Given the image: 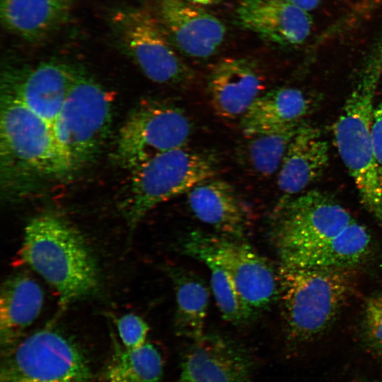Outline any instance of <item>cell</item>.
<instances>
[{
	"mask_svg": "<svg viewBox=\"0 0 382 382\" xmlns=\"http://www.w3.org/2000/svg\"><path fill=\"white\" fill-rule=\"evenodd\" d=\"M20 255L59 295L62 308L98 286L96 258L81 233L62 217L45 213L25 226Z\"/></svg>",
	"mask_w": 382,
	"mask_h": 382,
	"instance_id": "cell-1",
	"label": "cell"
},
{
	"mask_svg": "<svg viewBox=\"0 0 382 382\" xmlns=\"http://www.w3.org/2000/svg\"><path fill=\"white\" fill-rule=\"evenodd\" d=\"M382 74L367 64L347 98L334 126L339 154L352 178L361 202L382 221V166L374 151L372 123L374 99Z\"/></svg>",
	"mask_w": 382,
	"mask_h": 382,
	"instance_id": "cell-2",
	"label": "cell"
},
{
	"mask_svg": "<svg viewBox=\"0 0 382 382\" xmlns=\"http://www.w3.org/2000/svg\"><path fill=\"white\" fill-rule=\"evenodd\" d=\"M350 270L280 263L279 294L291 337L300 341L311 339L332 323L352 289Z\"/></svg>",
	"mask_w": 382,
	"mask_h": 382,
	"instance_id": "cell-3",
	"label": "cell"
},
{
	"mask_svg": "<svg viewBox=\"0 0 382 382\" xmlns=\"http://www.w3.org/2000/svg\"><path fill=\"white\" fill-rule=\"evenodd\" d=\"M217 168L214 154L185 146L156 156L132 170L120 207L129 233L151 209L214 178Z\"/></svg>",
	"mask_w": 382,
	"mask_h": 382,
	"instance_id": "cell-4",
	"label": "cell"
},
{
	"mask_svg": "<svg viewBox=\"0 0 382 382\" xmlns=\"http://www.w3.org/2000/svg\"><path fill=\"white\" fill-rule=\"evenodd\" d=\"M0 119L1 153L6 169L54 177L73 170L53 125L5 93Z\"/></svg>",
	"mask_w": 382,
	"mask_h": 382,
	"instance_id": "cell-5",
	"label": "cell"
},
{
	"mask_svg": "<svg viewBox=\"0 0 382 382\" xmlns=\"http://www.w3.org/2000/svg\"><path fill=\"white\" fill-rule=\"evenodd\" d=\"M111 24L122 50L153 82L177 86L194 78L156 13L143 7H125L113 13Z\"/></svg>",
	"mask_w": 382,
	"mask_h": 382,
	"instance_id": "cell-6",
	"label": "cell"
},
{
	"mask_svg": "<svg viewBox=\"0 0 382 382\" xmlns=\"http://www.w3.org/2000/svg\"><path fill=\"white\" fill-rule=\"evenodd\" d=\"M1 382H91L88 359L72 340L51 328L4 350Z\"/></svg>",
	"mask_w": 382,
	"mask_h": 382,
	"instance_id": "cell-7",
	"label": "cell"
},
{
	"mask_svg": "<svg viewBox=\"0 0 382 382\" xmlns=\"http://www.w3.org/2000/svg\"><path fill=\"white\" fill-rule=\"evenodd\" d=\"M183 249L187 255L211 261L224 270L257 314L268 308L279 295L278 272L242 239L195 231L185 238Z\"/></svg>",
	"mask_w": 382,
	"mask_h": 382,
	"instance_id": "cell-8",
	"label": "cell"
},
{
	"mask_svg": "<svg viewBox=\"0 0 382 382\" xmlns=\"http://www.w3.org/2000/svg\"><path fill=\"white\" fill-rule=\"evenodd\" d=\"M112 98L99 83L79 73L53 127L73 170L102 151L109 135Z\"/></svg>",
	"mask_w": 382,
	"mask_h": 382,
	"instance_id": "cell-9",
	"label": "cell"
},
{
	"mask_svg": "<svg viewBox=\"0 0 382 382\" xmlns=\"http://www.w3.org/2000/svg\"><path fill=\"white\" fill-rule=\"evenodd\" d=\"M192 131V121L176 104L161 100L141 102L120 129L116 158L132 171L156 156L187 146Z\"/></svg>",
	"mask_w": 382,
	"mask_h": 382,
	"instance_id": "cell-10",
	"label": "cell"
},
{
	"mask_svg": "<svg viewBox=\"0 0 382 382\" xmlns=\"http://www.w3.org/2000/svg\"><path fill=\"white\" fill-rule=\"evenodd\" d=\"M274 216L272 237L279 256L313 246L355 221L332 197L317 190L279 203Z\"/></svg>",
	"mask_w": 382,
	"mask_h": 382,
	"instance_id": "cell-11",
	"label": "cell"
},
{
	"mask_svg": "<svg viewBox=\"0 0 382 382\" xmlns=\"http://www.w3.org/2000/svg\"><path fill=\"white\" fill-rule=\"evenodd\" d=\"M80 72L57 62L8 68L3 73L1 91L53 125Z\"/></svg>",
	"mask_w": 382,
	"mask_h": 382,
	"instance_id": "cell-12",
	"label": "cell"
},
{
	"mask_svg": "<svg viewBox=\"0 0 382 382\" xmlns=\"http://www.w3.org/2000/svg\"><path fill=\"white\" fill-rule=\"evenodd\" d=\"M254 360L238 342L217 334L192 340L181 362L180 382H250Z\"/></svg>",
	"mask_w": 382,
	"mask_h": 382,
	"instance_id": "cell-13",
	"label": "cell"
},
{
	"mask_svg": "<svg viewBox=\"0 0 382 382\" xmlns=\"http://www.w3.org/2000/svg\"><path fill=\"white\" fill-rule=\"evenodd\" d=\"M195 4L185 0H156V15L178 51L192 58L206 59L221 47L226 27Z\"/></svg>",
	"mask_w": 382,
	"mask_h": 382,
	"instance_id": "cell-14",
	"label": "cell"
},
{
	"mask_svg": "<svg viewBox=\"0 0 382 382\" xmlns=\"http://www.w3.org/2000/svg\"><path fill=\"white\" fill-rule=\"evenodd\" d=\"M264 79L255 62L226 58L210 71L207 91L215 113L228 120L241 118L262 93Z\"/></svg>",
	"mask_w": 382,
	"mask_h": 382,
	"instance_id": "cell-15",
	"label": "cell"
},
{
	"mask_svg": "<svg viewBox=\"0 0 382 382\" xmlns=\"http://www.w3.org/2000/svg\"><path fill=\"white\" fill-rule=\"evenodd\" d=\"M236 13L242 28L277 45H301L312 31L309 12L284 0H243Z\"/></svg>",
	"mask_w": 382,
	"mask_h": 382,
	"instance_id": "cell-16",
	"label": "cell"
},
{
	"mask_svg": "<svg viewBox=\"0 0 382 382\" xmlns=\"http://www.w3.org/2000/svg\"><path fill=\"white\" fill-rule=\"evenodd\" d=\"M329 146L320 131L303 122L290 141L278 170L277 185L287 197L316 181L328 165Z\"/></svg>",
	"mask_w": 382,
	"mask_h": 382,
	"instance_id": "cell-17",
	"label": "cell"
},
{
	"mask_svg": "<svg viewBox=\"0 0 382 382\" xmlns=\"http://www.w3.org/2000/svg\"><path fill=\"white\" fill-rule=\"evenodd\" d=\"M195 216L220 234L242 239L249 226V214L233 187L219 178L206 180L187 193Z\"/></svg>",
	"mask_w": 382,
	"mask_h": 382,
	"instance_id": "cell-18",
	"label": "cell"
},
{
	"mask_svg": "<svg viewBox=\"0 0 382 382\" xmlns=\"http://www.w3.org/2000/svg\"><path fill=\"white\" fill-rule=\"evenodd\" d=\"M371 237L366 228L354 221L337 235L306 249L279 256L287 265L323 269H351L367 255Z\"/></svg>",
	"mask_w": 382,
	"mask_h": 382,
	"instance_id": "cell-19",
	"label": "cell"
},
{
	"mask_svg": "<svg viewBox=\"0 0 382 382\" xmlns=\"http://www.w3.org/2000/svg\"><path fill=\"white\" fill-rule=\"evenodd\" d=\"M41 286L31 277L20 273L2 284L0 296V340L2 349L10 348L38 317L43 305Z\"/></svg>",
	"mask_w": 382,
	"mask_h": 382,
	"instance_id": "cell-20",
	"label": "cell"
},
{
	"mask_svg": "<svg viewBox=\"0 0 382 382\" xmlns=\"http://www.w3.org/2000/svg\"><path fill=\"white\" fill-rule=\"evenodd\" d=\"M72 0H1L2 25L30 42L46 39L67 20Z\"/></svg>",
	"mask_w": 382,
	"mask_h": 382,
	"instance_id": "cell-21",
	"label": "cell"
},
{
	"mask_svg": "<svg viewBox=\"0 0 382 382\" xmlns=\"http://www.w3.org/2000/svg\"><path fill=\"white\" fill-rule=\"evenodd\" d=\"M311 108L303 92L279 87L262 93L241 118L244 136L265 133L302 121Z\"/></svg>",
	"mask_w": 382,
	"mask_h": 382,
	"instance_id": "cell-22",
	"label": "cell"
},
{
	"mask_svg": "<svg viewBox=\"0 0 382 382\" xmlns=\"http://www.w3.org/2000/svg\"><path fill=\"white\" fill-rule=\"evenodd\" d=\"M168 272L175 296V332L192 340L199 339L205 334L209 289L197 274L185 268L170 267Z\"/></svg>",
	"mask_w": 382,
	"mask_h": 382,
	"instance_id": "cell-23",
	"label": "cell"
},
{
	"mask_svg": "<svg viewBox=\"0 0 382 382\" xmlns=\"http://www.w3.org/2000/svg\"><path fill=\"white\" fill-rule=\"evenodd\" d=\"M303 122L279 129L244 136L236 150L238 163L250 173L267 178L279 170L290 141Z\"/></svg>",
	"mask_w": 382,
	"mask_h": 382,
	"instance_id": "cell-24",
	"label": "cell"
},
{
	"mask_svg": "<svg viewBox=\"0 0 382 382\" xmlns=\"http://www.w3.org/2000/svg\"><path fill=\"white\" fill-rule=\"evenodd\" d=\"M162 374L161 354L148 342L132 349L117 347L105 371L108 382H159Z\"/></svg>",
	"mask_w": 382,
	"mask_h": 382,
	"instance_id": "cell-25",
	"label": "cell"
},
{
	"mask_svg": "<svg viewBox=\"0 0 382 382\" xmlns=\"http://www.w3.org/2000/svg\"><path fill=\"white\" fill-rule=\"evenodd\" d=\"M203 262L210 271L212 291L223 318L235 325L254 319L257 313L244 301L228 274L211 261Z\"/></svg>",
	"mask_w": 382,
	"mask_h": 382,
	"instance_id": "cell-26",
	"label": "cell"
},
{
	"mask_svg": "<svg viewBox=\"0 0 382 382\" xmlns=\"http://www.w3.org/2000/svg\"><path fill=\"white\" fill-rule=\"evenodd\" d=\"M361 330L366 344L373 349L382 352V294H375L366 301Z\"/></svg>",
	"mask_w": 382,
	"mask_h": 382,
	"instance_id": "cell-27",
	"label": "cell"
},
{
	"mask_svg": "<svg viewBox=\"0 0 382 382\" xmlns=\"http://www.w3.org/2000/svg\"><path fill=\"white\" fill-rule=\"evenodd\" d=\"M120 339L125 349L137 348L144 344L149 330L147 323L139 316L127 313L116 321Z\"/></svg>",
	"mask_w": 382,
	"mask_h": 382,
	"instance_id": "cell-28",
	"label": "cell"
},
{
	"mask_svg": "<svg viewBox=\"0 0 382 382\" xmlns=\"http://www.w3.org/2000/svg\"><path fill=\"white\" fill-rule=\"evenodd\" d=\"M372 137L376 158L382 166V100L374 109Z\"/></svg>",
	"mask_w": 382,
	"mask_h": 382,
	"instance_id": "cell-29",
	"label": "cell"
},
{
	"mask_svg": "<svg viewBox=\"0 0 382 382\" xmlns=\"http://www.w3.org/2000/svg\"><path fill=\"white\" fill-rule=\"evenodd\" d=\"M306 11L310 12L318 7L320 0H284Z\"/></svg>",
	"mask_w": 382,
	"mask_h": 382,
	"instance_id": "cell-30",
	"label": "cell"
},
{
	"mask_svg": "<svg viewBox=\"0 0 382 382\" xmlns=\"http://www.w3.org/2000/svg\"><path fill=\"white\" fill-rule=\"evenodd\" d=\"M369 62L376 66L382 74V40Z\"/></svg>",
	"mask_w": 382,
	"mask_h": 382,
	"instance_id": "cell-31",
	"label": "cell"
},
{
	"mask_svg": "<svg viewBox=\"0 0 382 382\" xmlns=\"http://www.w3.org/2000/svg\"><path fill=\"white\" fill-rule=\"evenodd\" d=\"M382 4V0H361V5L364 10L373 13Z\"/></svg>",
	"mask_w": 382,
	"mask_h": 382,
	"instance_id": "cell-32",
	"label": "cell"
},
{
	"mask_svg": "<svg viewBox=\"0 0 382 382\" xmlns=\"http://www.w3.org/2000/svg\"><path fill=\"white\" fill-rule=\"evenodd\" d=\"M197 5H210L219 2L220 0H190Z\"/></svg>",
	"mask_w": 382,
	"mask_h": 382,
	"instance_id": "cell-33",
	"label": "cell"
}]
</instances>
